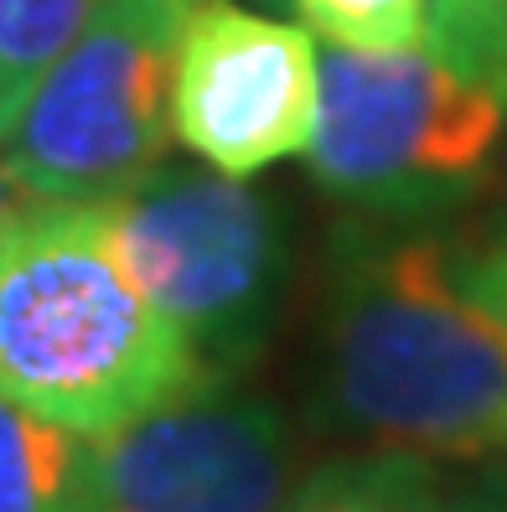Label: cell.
<instances>
[{"instance_id":"obj_11","label":"cell","mask_w":507,"mask_h":512,"mask_svg":"<svg viewBox=\"0 0 507 512\" xmlns=\"http://www.w3.org/2000/svg\"><path fill=\"white\" fill-rule=\"evenodd\" d=\"M311 37L352 52H404L425 42L430 0H295Z\"/></svg>"},{"instance_id":"obj_3","label":"cell","mask_w":507,"mask_h":512,"mask_svg":"<svg viewBox=\"0 0 507 512\" xmlns=\"http://www.w3.org/2000/svg\"><path fill=\"white\" fill-rule=\"evenodd\" d=\"M125 280L213 378H244L270 347L285 285V213L244 176L151 166L88 202Z\"/></svg>"},{"instance_id":"obj_12","label":"cell","mask_w":507,"mask_h":512,"mask_svg":"<svg viewBox=\"0 0 507 512\" xmlns=\"http://www.w3.org/2000/svg\"><path fill=\"white\" fill-rule=\"evenodd\" d=\"M456 269H461V285L482 300L492 316L507 321V228H497L487 244L456 254Z\"/></svg>"},{"instance_id":"obj_2","label":"cell","mask_w":507,"mask_h":512,"mask_svg":"<svg viewBox=\"0 0 507 512\" xmlns=\"http://www.w3.org/2000/svg\"><path fill=\"white\" fill-rule=\"evenodd\" d=\"M213 378L114 264L88 202L26 197L0 238V394L83 440Z\"/></svg>"},{"instance_id":"obj_5","label":"cell","mask_w":507,"mask_h":512,"mask_svg":"<svg viewBox=\"0 0 507 512\" xmlns=\"http://www.w3.org/2000/svg\"><path fill=\"white\" fill-rule=\"evenodd\" d=\"M192 6L94 0L0 135V161L26 197L94 202L166 156L176 47Z\"/></svg>"},{"instance_id":"obj_7","label":"cell","mask_w":507,"mask_h":512,"mask_svg":"<svg viewBox=\"0 0 507 512\" xmlns=\"http://www.w3.org/2000/svg\"><path fill=\"white\" fill-rule=\"evenodd\" d=\"M321 47L311 26L228 0H197L171 78V140L223 176L270 171L301 156L316 130Z\"/></svg>"},{"instance_id":"obj_9","label":"cell","mask_w":507,"mask_h":512,"mask_svg":"<svg viewBox=\"0 0 507 512\" xmlns=\"http://www.w3.org/2000/svg\"><path fill=\"white\" fill-rule=\"evenodd\" d=\"M88 440L0 394V512H78Z\"/></svg>"},{"instance_id":"obj_8","label":"cell","mask_w":507,"mask_h":512,"mask_svg":"<svg viewBox=\"0 0 507 512\" xmlns=\"http://www.w3.org/2000/svg\"><path fill=\"white\" fill-rule=\"evenodd\" d=\"M275 512H445L435 456L399 445H368L357 456L321 461L290 481Z\"/></svg>"},{"instance_id":"obj_13","label":"cell","mask_w":507,"mask_h":512,"mask_svg":"<svg viewBox=\"0 0 507 512\" xmlns=\"http://www.w3.org/2000/svg\"><path fill=\"white\" fill-rule=\"evenodd\" d=\"M445 512H507V476H492V481H476L461 497L445 502Z\"/></svg>"},{"instance_id":"obj_4","label":"cell","mask_w":507,"mask_h":512,"mask_svg":"<svg viewBox=\"0 0 507 512\" xmlns=\"http://www.w3.org/2000/svg\"><path fill=\"white\" fill-rule=\"evenodd\" d=\"M507 135V94L440 52L321 47L306 161L321 192L378 218H420L482 192Z\"/></svg>"},{"instance_id":"obj_1","label":"cell","mask_w":507,"mask_h":512,"mask_svg":"<svg viewBox=\"0 0 507 512\" xmlns=\"http://www.w3.org/2000/svg\"><path fill=\"white\" fill-rule=\"evenodd\" d=\"M321 425L420 456L507 450V321L440 238L347 233L321 321Z\"/></svg>"},{"instance_id":"obj_10","label":"cell","mask_w":507,"mask_h":512,"mask_svg":"<svg viewBox=\"0 0 507 512\" xmlns=\"http://www.w3.org/2000/svg\"><path fill=\"white\" fill-rule=\"evenodd\" d=\"M94 0H0V78L11 83L16 104L32 94L42 68L63 52Z\"/></svg>"},{"instance_id":"obj_14","label":"cell","mask_w":507,"mask_h":512,"mask_svg":"<svg viewBox=\"0 0 507 512\" xmlns=\"http://www.w3.org/2000/svg\"><path fill=\"white\" fill-rule=\"evenodd\" d=\"M21 202H26V192L16 187V176H11V166L0 161V238H6V228H11V218L21 213Z\"/></svg>"},{"instance_id":"obj_15","label":"cell","mask_w":507,"mask_h":512,"mask_svg":"<svg viewBox=\"0 0 507 512\" xmlns=\"http://www.w3.org/2000/svg\"><path fill=\"white\" fill-rule=\"evenodd\" d=\"M16 109H21V104H16V94H11V83L0 78V135L11 130V119H16Z\"/></svg>"},{"instance_id":"obj_6","label":"cell","mask_w":507,"mask_h":512,"mask_svg":"<svg viewBox=\"0 0 507 512\" xmlns=\"http://www.w3.org/2000/svg\"><path fill=\"white\" fill-rule=\"evenodd\" d=\"M290 481L285 409L238 378H202L166 409L88 440L78 512H275Z\"/></svg>"}]
</instances>
